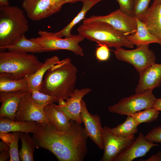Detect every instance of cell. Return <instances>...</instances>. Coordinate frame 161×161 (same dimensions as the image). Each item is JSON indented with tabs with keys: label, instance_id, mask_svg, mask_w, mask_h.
Returning a JSON list of instances; mask_svg holds the SVG:
<instances>
[{
	"label": "cell",
	"instance_id": "2",
	"mask_svg": "<svg viewBox=\"0 0 161 161\" xmlns=\"http://www.w3.org/2000/svg\"><path fill=\"white\" fill-rule=\"evenodd\" d=\"M69 58L60 61L46 72L39 91L55 98L66 100L75 89L77 69Z\"/></svg>",
	"mask_w": 161,
	"mask_h": 161
},
{
	"label": "cell",
	"instance_id": "16",
	"mask_svg": "<svg viewBox=\"0 0 161 161\" xmlns=\"http://www.w3.org/2000/svg\"><path fill=\"white\" fill-rule=\"evenodd\" d=\"M140 75L135 94H140L147 90L160 87L161 83V64L154 63Z\"/></svg>",
	"mask_w": 161,
	"mask_h": 161
},
{
	"label": "cell",
	"instance_id": "8",
	"mask_svg": "<svg viewBox=\"0 0 161 161\" xmlns=\"http://www.w3.org/2000/svg\"><path fill=\"white\" fill-rule=\"evenodd\" d=\"M116 58L132 65L140 74L155 63V55L149 49L148 45L137 47L132 50H126L120 48L114 51Z\"/></svg>",
	"mask_w": 161,
	"mask_h": 161
},
{
	"label": "cell",
	"instance_id": "29",
	"mask_svg": "<svg viewBox=\"0 0 161 161\" xmlns=\"http://www.w3.org/2000/svg\"><path fill=\"white\" fill-rule=\"evenodd\" d=\"M32 100L35 103L41 105H47L55 102L54 97L40 92L38 90H33L30 92Z\"/></svg>",
	"mask_w": 161,
	"mask_h": 161
},
{
	"label": "cell",
	"instance_id": "14",
	"mask_svg": "<svg viewBox=\"0 0 161 161\" xmlns=\"http://www.w3.org/2000/svg\"><path fill=\"white\" fill-rule=\"evenodd\" d=\"M159 145L148 140L143 133L125 148L113 161H132L135 158L144 156L153 147Z\"/></svg>",
	"mask_w": 161,
	"mask_h": 161
},
{
	"label": "cell",
	"instance_id": "18",
	"mask_svg": "<svg viewBox=\"0 0 161 161\" xmlns=\"http://www.w3.org/2000/svg\"><path fill=\"white\" fill-rule=\"evenodd\" d=\"M23 91L0 92V117H6L15 120V116Z\"/></svg>",
	"mask_w": 161,
	"mask_h": 161
},
{
	"label": "cell",
	"instance_id": "38",
	"mask_svg": "<svg viewBox=\"0 0 161 161\" xmlns=\"http://www.w3.org/2000/svg\"><path fill=\"white\" fill-rule=\"evenodd\" d=\"M10 149L9 145L7 143L2 141L0 142V151L2 152Z\"/></svg>",
	"mask_w": 161,
	"mask_h": 161
},
{
	"label": "cell",
	"instance_id": "13",
	"mask_svg": "<svg viewBox=\"0 0 161 161\" xmlns=\"http://www.w3.org/2000/svg\"><path fill=\"white\" fill-rule=\"evenodd\" d=\"M80 118L84 126V129L90 139L99 148L103 150V128L100 117L97 114H92L88 111L85 101L81 102Z\"/></svg>",
	"mask_w": 161,
	"mask_h": 161
},
{
	"label": "cell",
	"instance_id": "19",
	"mask_svg": "<svg viewBox=\"0 0 161 161\" xmlns=\"http://www.w3.org/2000/svg\"><path fill=\"white\" fill-rule=\"evenodd\" d=\"M44 111L49 123L57 130L60 131H64L68 129L71 120L58 109L54 103L46 105Z\"/></svg>",
	"mask_w": 161,
	"mask_h": 161
},
{
	"label": "cell",
	"instance_id": "9",
	"mask_svg": "<svg viewBox=\"0 0 161 161\" xmlns=\"http://www.w3.org/2000/svg\"><path fill=\"white\" fill-rule=\"evenodd\" d=\"M95 21L106 23L117 30L126 35L134 34L137 30V23L135 17L122 11L120 9L107 15H93L88 18H85L83 23Z\"/></svg>",
	"mask_w": 161,
	"mask_h": 161
},
{
	"label": "cell",
	"instance_id": "41",
	"mask_svg": "<svg viewBox=\"0 0 161 161\" xmlns=\"http://www.w3.org/2000/svg\"><path fill=\"white\" fill-rule=\"evenodd\" d=\"M82 0H64V4L67 3H73L78 1H82Z\"/></svg>",
	"mask_w": 161,
	"mask_h": 161
},
{
	"label": "cell",
	"instance_id": "7",
	"mask_svg": "<svg viewBox=\"0 0 161 161\" xmlns=\"http://www.w3.org/2000/svg\"><path fill=\"white\" fill-rule=\"evenodd\" d=\"M152 89L123 97L116 103L109 106L108 109L111 113L121 115H131L143 110L153 107L157 99Z\"/></svg>",
	"mask_w": 161,
	"mask_h": 161
},
{
	"label": "cell",
	"instance_id": "17",
	"mask_svg": "<svg viewBox=\"0 0 161 161\" xmlns=\"http://www.w3.org/2000/svg\"><path fill=\"white\" fill-rule=\"evenodd\" d=\"M138 18L146 26L153 35L161 39V4L154 0L150 7Z\"/></svg>",
	"mask_w": 161,
	"mask_h": 161
},
{
	"label": "cell",
	"instance_id": "26",
	"mask_svg": "<svg viewBox=\"0 0 161 161\" xmlns=\"http://www.w3.org/2000/svg\"><path fill=\"white\" fill-rule=\"evenodd\" d=\"M21 148L19 151L20 160L22 161H33L35 144L34 140L28 134L19 132Z\"/></svg>",
	"mask_w": 161,
	"mask_h": 161
},
{
	"label": "cell",
	"instance_id": "30",
	"mask_svg": "<svg viewBox=\"0 0 161 161\" xmlns=\"http://www.w3.org/2000/svg\"><path fill=\"white\" fill-rule=\"evenodd\" d=\"M151 0H133V16L138 18L145 12Z\"/></svg>",
	"mask_w": 161,
	"mask_h": 161
},
{
	"label": "cell",
	"instance_id": "37",
	"mask_svg": "<svg viewBox=\"0 0 161 161\" xmlns=\"http://www.w3.org/2000/svg\"><path fill=\"white\" fill-rule=\"evenodd\" d=\"M9 157H10V149L0 152V161H6Z\"/></svg>",
	"mask_w": 161,
	"mask_h": 161
},
{
	"label": "cell",
	"instance_id": "34",
	"mask_svg": "<svg viewBox=\"0 0 161 161\" xmlns=\"http://www.w3.org/2000/svg\"><path fill=\"white\" fill-rule=\"evenodd\" d=\"M118 2L120 9L122 11L133 16V0H116Z\"/></svg>",
	"mask_w": 161,
	"mask_h": 161
},
{
	"label": "cell",
	"instance_id": "10",
	"mask_svg": "<svg viewBox=\"0 0 161 161\" xmlns=\"http://www.w3.org/2000/svg\"><path fill=\"white\" fill-rule=\"evenodd\" d=\"M64 0H23L22 7L27 17L39 21L60 11Z\"/></svg>",
	"mask_w": 161,
	"mask_h": 161
},
{
	"label": "cell",
	"instance_id": "42",
	"mask_svg": "<svg viewBox=\"0 0 161 161\" xmlns=\"http://www.w3.org/2000/svg\"><path fill=\"white\" fill-rule=\"evenodd\" d=\"M156 3L158 4H161V0H155Z\"/></svg>",
	"mask_w": 161,
	"mask_h": 161
},
{
	"label": "cell",
	"instance_id": "15",
	"mask_svg": "<svg viewBox=\"0 0 161 161\" xmlns=\"http://www.w3.org/2000/svg\"><path fill=\"white\" fill-rule=\"evenodd\" d=\"M91 91L89 88L80 89H75L70 96L66 100V105L55 106L65 114L71 120L80 124L82 122L80 118L81 111V102L83 98Z\"/></svg>",
	"mask_w": 161,
	"mask_h": 161
},
{
	"label": "cell",
	"instance_id": "32",
	"mask_svg": "<svg viewBox=\"0 0 161 161\" xmlns=\"http://www.w3.org/2000/svg\"><path fill=\"white\" fill-rule=\"evenodd\" d=\"M146 139L152 143H161V126L150 130L145 135Z\"/></svg>",
	"mask_w": 161,
	"mask_h": 161
},
{
	"label": "cell",
	"instance_id": "31",
	"mask_svg": "<svg viewBox=\"0 0 161 161\" xmlns=\"http://www.w3.org/2000/svg\"><path fill=\"white\" fill-rule=\"evenodd\" d=\"M14 136V140L9 145L10 147V161H19L20 159L18 151V141L19 137V132H13Z\"/></svg>",
	"mask_w": 161,
	"mask_h": 161
},
{
	"label": "cell",
	"instance_id": "40",
	"mask_svg": "<svg viewBox=\"0 0 161 161\" xmlns=\"http://www.w3.org/2000/svg\"><path fill=\"white\" fill-rule=\"evenodd\" d=\"M9 4L8 0H0V6L8 5Z\"/></svg>",
	"mask_w": 161,
	"mask_h": 161
},
{
	"label": "cell",
	"instance_id": "5",
	"mask_svg": "<svg viewBox=\"0 0 161 161\" xmlns=\"http://www.w3.org/2000/svg\"><path fill=\"white\" fill-rule=\"evenodd\" d=\"M78 34L91 41L104 44L116 49L122 47L132 48L134 45L126 38L124 33L117 30L109 24L95 21L83 23L78 28Z\"/></svg>",
	"mask_w": 161,
	"mask_h": 161
},
{
	"label": "cell",
	"instance_id": "11",
	"mask_svg": "<svg viewBox=\"0 0 161 161\" xmlns=\"http://www.w3.org/2000/svg\"><path fill=\"white\" fill-rule=\"evenodd\" d=\"M46 105L35 102L32 99L30 92H26L21 98L15 114V120L49 123L44 113V109Z\"/></svg>",
	"mask_w": 161,
	"mask_h": 161
},
{
	"label": "cell",
	"instance_id": "1",
	"mask_svg": "<svg viewBox=\"0 0 161 161\" xmlns=\"http://www.w3.org/2000/svg\"><path fill=\"white\" fill-rule=\"evenodd\" d=\"M81 124L71 120L68 129L57 130L49 123H38L32 138L36 148L46 149L60 161H83L89 137Z\"/></svg>",
	"mask_w": 161,
	"mask_h": 161
},
{
	"label": "cell",
	"instance_id": "35",
	"mask_svg": "<svg viewBox=\"0 0 161 161\" xmlns=\"http://www.w3.org/2000/svg\"><path fill=\"white\" fill-rule=\"evenodd\" d=\"M0 137L2 141L9 145L14 139V136L13 133L10 134L0 132Z\"/></svg>",
	"mask_w": 161,
	"mask_h": 161
},
{
	"label": "cell",
	"instance_id": "28",
	"mask_svg": "<svg viewBox=\"0 0 161 161\" xmlns=\"http://www.w3.org/2000/svg\"><path fill=\"white\" fill-rule=\"evenodd\" d=\"M160 113V111L154 107L136 112L131 115L137 124L145 123H148L156 120Z\"/></svg>",
	"mask_w": 161,
	"mask_h": 161
},
{
	"label": "cell",
	"instance_id": "27",
	"mask_svg": "<svg viewBox=\"0 0 161 161\" xmlns=\"http://www.w3.org/2000/svg\"><path fill=\"white\" fill-rule=\"evenodd\" d=\"M138 126L132 117L129 115L127 116L124 122L111 128V131L114 134L120 137H128L134 135L137 132Z\"/></svg>",
	"mask_w": 161,
	"mask_h": 161
},
{
	"label": "cell",
	"instance_id": "24",
	"mask_svg": "<svg viewBox=\"0 0 161 161\" xmlns=\"http://www.w3.org/2000/svg\"><path fill=\"white\" fill-rule=\"evenodd\" d=\"M8 51L21 53H40L44 52L42 47L39 44L27 38L25 34L6 47Z\"/></svg>",
	"mask_w": 161,
	"mask_h": 161
},
{
	"label": "cell",
	"instance_id": "12",
	"mask_svg": "<svg viewBox=\"0 0 161 161\" xmlns=\"http://www.w3.org/2000/svg\"><path fill=\"white\" fill-rule=\"evenodd\" d=\"M104 153L100 161H113L115 157L129 144L135 139L134 135L128 137L117 135L107 126L103 128Z\"/></svg>",
	"mask_w": 161,
	"mask_h": 161
},
{
	"label": "cell",
	"instance_id": "39",
	"mask_svg": "<svg viewBox=\"0 0 161 161\" xmlns=\"http://www.w3.org/2000/svg\"><path fill=\"white\" fill-rule=\"evenodd\" d=\"M159 111H161V98L157 99L154 107Z\"/></svg>",
	"mask_w": 161,
	"mask_h": 161
},
{
	"label": "cell",
	"instance_id": "21",
	"mask_svg": "<svg viewBox=\"0 0 161 161\" xmlns=\"http://www.w3.org/2000/svg\"><path fill=\"white\" fill-rule=\"evenodd\" d=\"M38 123L35 121L20 122L6 117H0V132H19L32 133L35 130Z\"/></svg>",
	"mask_w": 161,
	"mask_h": 161
},
{
	"label": "cell",
	"instance_id": "6",
	"mask_svg": "<svg viewBox=\"0 0 161 161\" xmlns=\"http://www.w3.org/2000/svg\"><path fill=\"white\" fill-rule=\"evenodd\" d=\"M38 33L40 36L30 39L40 44L43 48L44 52L66 50L81 56L84 55L82 48L79 43L84 38L78 34L72 37L62 38L55 35L54 33L39 30Z\"/></svg>",
	"mask_w": 161,
	"mask_h": 161
},
{
	"label": "cell",
	"instance_id": "20",
	"mask_svg": "<svg viewBox=\"0 0 161 161\" xmlns=\"http://www.w3.org/2000/svg\"><path fill=\"white\" fill-rule=\"evenodd\" d=\"M135 18L137 23V30L134 34L126 35V38L128 41L137 47L149 45L151 43H157L161 45V39L153 35L143 23L138 18Z\"/></svg>",
	"mask_w": 161,
	"mask_h": 161
},
{
	"label": "cell",
	"instance_id": "4",
	"mask_svg": "<svg viewBox=\"0 0 161 161\" xmlns=\"http://www.w3.org/2000/svg\"><path fill=\"white\" fill-rule=\"evenodd\" d=\"M43 63L32 54L0 52V76L15 80L24 78L34 73Z\"/></svg>",
	"mask_w": 161,
	"mask_h": 161
},
{
	"label": "cell",
	"instance_id": "23",
	"mask_svg": "<svg viewBox=\"0 0 161 161\" xmlns=\"http://www.w3.org/2000/svg\"><path fill=\"white\" fill-rule=\"evenodd\" d=\"M103 0H82L83 6L78 15L66 27L60 31L54 33L55 36L60 38L65 37L70 38L73 36L71 33V30L81 20L84 19L87 12L94 5Z\"/></svg>",
	"mask_w": 161,
	"mask_h": 161
},
{
	"label": "cell",
	"instance_id": "33",
	"mask_svg": "<svg viewBox=\"0 0 161 161\" xmlns=\"http://www.w3.org/2000/svg\"><path fill=\"white\" fill-rule=\"evenodd\" d=\"M96 51L97 58L99 61H104L107 60L110 56L109 49L106 44H99Z\"/></svg>",
	"mask_w": 161,
	"mask_h": 161
},
{
	"label": "cell",
	"instance_id": "3",
	"mask_svg": "<svg viewBox=\"0 0 161 161\" xmlns=\"http://www.w3.org/2000/svg\"><path fill=\"white\" fill-rule=\"evenodd\" d=\"M24 10L17 6H0V50L14 43L29 30Z\"/></svg>",
	"mask_w": 161,
	"mask_h": 161
},
{
	"label": "cell",
	"instance_id": "36",
	"mask_svg": "<svg viewBox=\"0 0 161 161\" xmlns=\"http://www.w3.org/2000/svg\"><path fill=\"white\" fill-rule=\"evenodd\" d=\"M145 161H161V151H159L156 154H153Z\"/></svg>",
	"mask_w": 161,
	"mask_h": 161
},
{
	"label": "cell",
	"instance_id": "25",
	"mask_svg": "<svg viewBox=\"0 0 161 161\" xmlns=\"http://www.w3.org/2000/svg\"><path fill=\"white\" fill-rule=\"evenodd\" d=\"M29 82L27 78L15 80L0 76V92H29Z\"/></svg>",
	"mask_w": 161,
	"mask_h": 161
},
{
	"label": "cell",
	"instance_id": "22",
	"mask_svg": "<svg viewBox=\"0 0 161 161\" xmlns=\"http://www.w3.org/2000/svg\"><path fill=\"white\" fill-rule=\"evenodd\" d=\"M60 61L59 58L56 56L47 58L34 73L27 76L26 78L29 82V92L33 90H39L44 75L49 68Z\"/></svg>",
	"mask_w": 161,
	"mask_h": 161
}]
</instances>
